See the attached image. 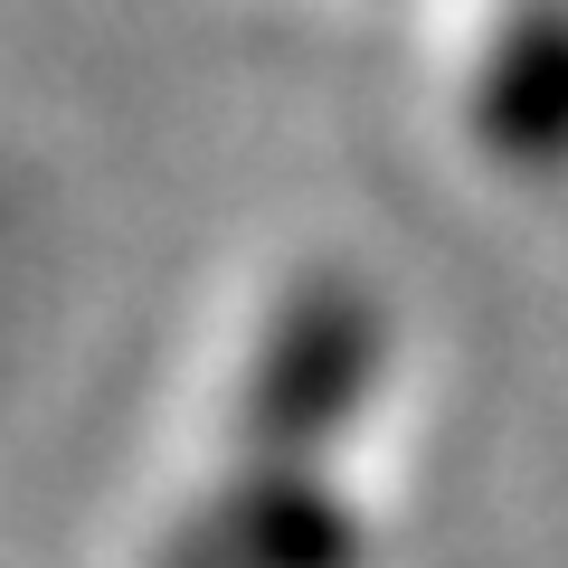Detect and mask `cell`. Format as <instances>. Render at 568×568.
Wrapping results in <instances>:
<instances>
[{
    "label": "cell",
    "instance_id": "obj_3",
    "mask_svg": "<svg viewBox=\"0 0 568 568\" xmlns=\"http://www.w3.org/2000/svg\"><path fill=\"white\" fill-rule=\"evenodd\" d=\"M237 549H246V568H351V521L323 503V493H294V484H275V493H256L246 503V521H237Z\"/></svg>",
    "mask_w": 568,
    "mask_h": 568
},
{
    "label": "cell",
    "instance_id": "obj_1",
    "mask_svg": "<svg viewBox=\"0 0 568 568\" xmlns=\"http://www.w3.org/2000/svg\"><path fill=\"white\" fill-rule=\"evenodd\" d=\"M369 351H379V323L351 284H313L304 304L284 313L275 351H265V379H256V426L304 446L323 426H342V407L361 398L369 379Z\"/></svg>",
    "mask_w": 568,
    "mask_h": 568
},
{
    "label": "cell",
    "instance_id": "obj_2",
    "mask_svg": "<svg viewBox=\"0 0 568 568\" xmlns=\"http://www.w3.org/2000/svg\"><path fill=\"white\" fill-rule=\"evenodd\" d=\"M484 133L511 162H559L568 152V10L559 0L511 20L503 58L484 77Z\"/></svg>",
    "mask_w": 568,
    "mask_h": 568
}]
</instances>
